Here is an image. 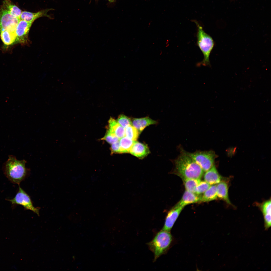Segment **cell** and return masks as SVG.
Listing matches in <instances>:
<instances>
[{
  "label": "cell",
  "instance_id": "cell-5",
  "mask_svg": "<svg viewBox=\"0 0 271 271\" xmlns=\"http://www.w3.org/2000/svg\"><path fill=\"white\" fill-rule=\"evenodd\" d=\"M184 151L205 172L214 165L215 159L217 157L215 152L212 150L197 151L193 153L188 152L184 150Z\"/></svg>",
  "mask_w": 271,
  "mask_h": 271
},
{
  "label": "cell",
  "instance_id": "cell-20",
  "mask_svg": "<svg viewBox=\"0 0 271 271\" xmlns=\"http://www.w3.org/2000/svg\"><path fill=\"white\" fill-rule=\"evenodd\" d=\"M3 7L11 14L20 19V16L22 12L21 10L17 6L12 4L10 0L4 1Z\"/></svg>",
  "mask_w": 271,
  "mask_h": 271
},
{
  "label": "cell",
  "instance_id": "cell-19",
  "mask_svg": "<svg viewBox=\"0 0 271 271\" xmlns=\"http://www.w3.org/2000/svg\"><path fill=\"white\" fill-rule=\"evenodd\" d=\"M1 38L4 44L9 45L16 41V31L5 30L0 33Z\"/></svg>",
  "mask_w": 271,
  "mask_h": 271
},
{
  "label": "cell",
  "instance_id": "cell-13",
  "mask_svg": "<svg viewBox=\"0 0 271 271\" xmlns=\"http://www.w3.org/2000/svg\"><path fill=\"white\" fill-rule=\"evenodd\" d=\"M132 125L140 133L147 126L151 125L156 124L157 122L149 117L140 118H133L132 120Z\"/></svg>",
  "mask_w": 271,
  "mask_h": 271
},
{
  "label": "cell",
  "instance_id": "cell-15",
  "mask_svg": "<svg viewBox=\"0 0 271 271\" xmlns=\"http://www.w3.org/2000/svg\"><path fill=\"white\" fill-rule=\"evenodd\" d=\"M217 188L218 197L231 205L229 197L228 188L227 183L221 181L217 185Z\"/></svg>",
  "mask_w": 271,
  "mask_h": 271
},
{
  "label": "cell",
  "instance_id": "cell-10",
  "mask_svg": "<svg viewBox=\"0 0 271 271\" xmlns=\"http://www.w3.org/2000/svg\"><path fill=\"white\" fill-rule=\"evenodd\" d=\"M129 153L139 159H143L147 156L150 152L146 145L135 141Z\"/></svg>",
  "mask_w": 271,
  "mask_h": 271
},
{
  "label": "cell",
  "instance_id": "cell-8",
  "mask_svg": "<svg viewBox=\"0 0 271 271\" xmlns=\"http://www.w3.org/2000/svg\"><path fill=\"white\" fill-rule=\"evenodd\" d=\"M32 23L20 20L16 29V41L24 43L28 39V33Z\"/></svg>",
  "mask_w": 271,
  "mask_h": 271
},
{
  "label": "cell",
  "instance_id": "cell-17",
  "mask_svg": "<svg viewBox=\"0 0 271 271\" xmlns=\"http://www.w3.org/2000/svg\"><path fill=\"white\" fill-rule=\"evenodd\" d=\"M109 129L120 139L125 136V129L113 118L110 117L108 121Z\"/></svg>",
  "mask_w": 271,
  "mask_h": 271
},
{
  "label": "cell",
  "instance_id": "cell-28",
  "mask_svg": "<svg viewBox=\"0 0 271 271\" xmlns=\"http://www.w3.org/2000/svg\"><path fill=\"white\" fill-rule=\"evenodd\" d=\"M110 2H114L115 0H108Z\"/></svg>",
  "mask_w": 271,
  "mask_h": 271
},
{
  "label": "cell",
  "instance_id": "cell-16",
  "mask_svg": "<svg viewBox=\"0 0 271 271\" xmlns=\"http://www.w3.org/2000/svg\"><path fill=\"white\" fill-rule=\"evenodd\" d=\"M261 209L264 217L265 229L267 230L271 227V225L270 200L263 203L261 206Z\"/></svg>",
  "mask_w": 271,
  "mask_h": 271
},
{
  "label": "cell",
  "instance_id": "cell-22",
  "mask_svg": "<svg viewBox=\"0 0 271 271\" xmlns=\"http://www.w3.org/2000/svg\"><path fill=\"white\" fill-rule=\"evenodd\" d=\"M135 141L132 140L126 136L119 139L120 153L129 152Z\"/></svg>",
  "mask_w": 271,
  "mask_h": 271
},
{
  "label": "cell",
  "instance_id": "cell-12",
  "mask_svg": "<svg viewBox=\"0 0 271 271\" xmlns=\"http://www.w3.org/2000/svg\"><path fill=\"white\" fill-rule=\"evenodd\" d=\"M205 172L204 175V181L210 185L217 184L221 181V177L214 165Z\"/></svg>",
  "mask_w": 271,
  "mask_h": 271
},
{
  "label": "cell",
  "instance_id": "cell-23",
  "mask_svg": "<svg viewBox=\"0 0 271 271\" xmlns=\"http://www.w3.org/2000/svg\"><path fill=\"white\" fill-rule=\"evenodd\" d=\"M125 136L130 139L135 141L138 138L139 133L138 130L132 125L125 128Z\"/></svg>",
  "mask_w": 271,
  "mask_h": 271
},
{
  "label": "cell",
  "instance_id": "cell-26",
  "mask_svg": "<svg viewBox=\"0 0 271 271\" xmlns=\"http://www.w3.org/2000/svg\"><path fill=\"white\" fill-rule=\"evenodd\" d=\"M211 185L206 181H200L196 188L195 193L200 195L204 193Z\"/></svg>",
  "mask_w": 271,
  "mask_h": 271
},
{
  "label": "cell",
  "instance_id": "cell-6",
  "mask_svg": "<svg viewBox=\"0 0 271 271\" xmlns=\"http://www.w3.org/2000/svg\"><path fill=\"white\" fill-rule=\"evenodd\" d=\"M13 206L21 205L26 210H30L39 216L40 208L33 205L29 195L19 186L18 191L15 197L11 199H7Z\"/></svg>",
  "mask_w": 271,
  "mask_h": 271
},
{
  "label": "cell",
  "instance_id": "cell-18",
  "mask_svg": "<svg viewBox=\"0 0 271 271\" xmlns=\"http://www.w3.org/2000/svg\"><path fill=\"white\" fill-rule=\"evenodd\" d=\"M203 194L200 196V202H207L216 199L218 198L217 185L210 186Z\"/></svg>",
  "mask_w": 271,
  "mask_h": 271
},
{
  "label": "cell",
  "instance_id": "cell-27",
  "mask_svg": "<svg viewBox=\"0 0 271 271\" xmlns=\"http://www.w3.org/2000/svg\"><path fill=\"white\" fill-rule=\"evenodd\" d=\"M111 145L110 148L111 153L112 154L114 153H120L119 141Z\"/></svg>",
  "mask_w": 271,
  "mask_h": 271
},
{
  "label": "cell",
  "instance_id": "cell-3",
  "mask_svg": "<svg viewBox=\"0 0 271 271\" xmlns=\"http://www.w3.org/2000/svg\"><path fill=\"white\" fill-rule=\"evenodd\" d=\"M172 240L170 232L161 230L147 244L149 249L154 254V262L166 253L171 246Z\"/></svg>",
  "mask_w": 271,
  "mask_h": 271
},
{
  "label": "cell",
  "instance_id": "cell-21",
  "mask_svg": "<svg viewBox=\"0 0 271 271\" xmlns=\"http://www.w3.org/2000/svg\"><path fill=\"white\" fill-rule=\"evenodd\" d=\"M186 190L195 193L197 186L201 181L200 179L181 178Z\"/></svg>",
  "mask_w": 271,
  "mask_h": 271
},
{
  "label": "cell",
  "instance_id": "cell-1",
  "mask_svg": "<svg viewBox=\"0 0 271 271\" xmlns=\"http://www.w3.org/2000/svg\"><path fill=\"white\" fill-rule=\"evenodd\" d=\"M180 154L174 161V173L181 178L200 179L204 171L182 149Z\"/></svg>",
  "mask_w": 271,
  "mask_h": 271
},
{
  "label": "cell",
  "instance_id": "cell-2",
  "mask_svg": "<svg viewBox=\"0 0 271 271\" xmlns=\"http://www.w3.org/2000/svg\"><path fill=\"white\" fill-rule=\"evenodd\" d=\"M26 163L24 160H19L13 156H9L4 164L3 169L5 175L11 182L19 185L26 178L28 173Z\"/></svg>",
  "mask_w": 271,
  "mask_h": 271
},
{
  "label": "cell",
  "instance_id": "cell-7",
  "mask_svg": "<svg viewBox=\"0 0 271 271\" xmlns=\"http://www.w3.org/2000/svg\"><path fill=\"white\" fill-rule=\"evenodd\" d=\"M20 20L11 14L2 7L0 9V33L5 30L16 31Z\"/></svg>",
  "mask_w": 271,
  "mask_h": 271
},
{
  "label": "cell",
  "instance_id": "cell-24",
  "mask_svg": "<svg viewBox=\"0 0 271 271\" xmlns=\"http://www.w3.org/2000/svg\"><path fill=\"white\" fill-rule=\"evenodd\" d=\"M101 140H104L109 144H112L119 141V139L109 129L105 136L101 138Z\"/></svg>",
  "mask_w": 271,
  "mask_h": 271
},
{
  "label": "cell",
  "instance_id": "cell-14",
  "mask_svg": "<svg viewBox=\"0 0 271 271\" xmlns=\"http://www.w3.org/2000/svg\"><path fill=\"white\" fill-rule=\"evenodd\" d=\"M50 10L48 9L42 10L36 13L22 11L20 16V19L33 23L35 20L40 17L45 16L49 17L47 13Z\"/></svg>",
  "mask_w": 271,
  "mask_h": 271
},
{
  "label": "cell",
  "instance_id": "cell-11",
  "mask_svg": "<svg viewBox=\"0 0 271 271\" xmlns=\"http://www.w3.org/2000/svg\"><path fill=\"white\" fill-rule=\"evenodd\" d=\"M200 196L186 190L180 200L174 207H184L187 205L199 202Z\"/></svg>",
  "mask_w": 271,
  "mask_h": 271
},
{
  "label": "cell",
  "instance_id": "cell-9",
  "mask_svg": "<svg viewBox=\"0 0 271 271\" xmlns=\"http://www.w3.org/2000/svg\"><path fill=\"white\" fill-rule=\"evenodd\" d=\"M184 207H173L168 213L162 230L170 232L172 227Z\"/></svg>",
  "mask_w": 271,
  "mask_h": 271
},
{
  "label": "cell",
  "instance_id": "cell-4",
  "mask_svg": "<svg viewBox=\"0 0 271 271\" xmlns=\"http://www.w3.org/2000/svg\"><path fill=\"white\" fill-rule=\"evenodd\" d=\"M192 21L196 24L197 28V43L204 55L203 60L197 64L198 66H209V56L214 45L212 38L206 33L198 21L196 20Z\"/></svg>",
  "mask_w": 271,
  "mask_h": 271
},
{
  "label": "cell",
  "instance_id": "cell-25",
  "mask_svg": "<svg viewBox=\"0 0 271 271\" xmlns=\"http://www.w3.org/2000/svg\"><path fill=\"white\" fill-rule=\"evenodd\" d=\"M116 121L119 124L124 128L130 125H132L131 121L130 119L123 114L120 115Z\"/></svg>",
  "mask_w": 271,
  "mask_h": 271
}]
</instances>
